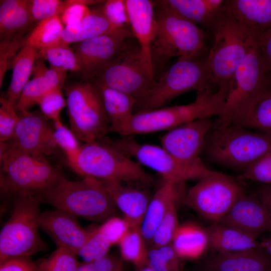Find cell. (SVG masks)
I'll list each match as a JSON object with an SVG mask.
<instances>
[{"label": "cell", "instance_id": "cell-1", "mask_svg": "<svg viewBox=\"0 0 271 271\" xmlns=\"http://www.w3.org/2000/svg\"><path fill=\"white\" fill-rule=\"evenodd\" d=\"M155 9L157 27L150 52L156 79L170 59H191L204 55L207 51V34L170 10L156 5Z\"/></svg>", "mask_w": 271, "mask_h": 271}, {"label": "cell", "instance_id": "cell-2", "mask_svg": "<svg viewBox=\"0 0 271 271\" xmlns=\"http://www.w3.org/2000/svg\"><path fill=\"white\" fill-rule=\"evenodd\" d=\"M71 169L84 177L100 181L140 182L151 186L152 177L137 161L117 148L111 139L103 137L84 143L67 158Z\"/></svg>", "mask_w": 271, "mask_h": 271}, {"label": "cell", "instance_id": "cell-3", "mask_svg": "<svg viewBox=\"0 0 271 271\" xmlns=\"http://www.w3.org/2000/svg\"><path fill=\"white\" fill-rule=\"evenodd\" d=\"M40 196L56 209L94 222H103L117 212L103 183L91 177L74 181L61 174Z\"/></svg>", "mask_w": 271, "mask_h": 271}, {"label": "cell", "instance_id": "cell-4", "mask_svg": "<svg viewBox=\"0 0 271 271\" xmlns=\"http://www.w3.org/2000/svg\"><path fill=\"white\" fill-rule=\"evenodd\" d=\"M227 94L226 88L214 93H197L188 104L138 112L112 132L122 136L147 133L171 129L198 119L221 114Z\"/></svg>", "mask_w": 271, "mask_h": 271}, {"label": "cell", "instance_id": "cell-5", "mask_svg": "<svg viewBox=\"0 0 271 271\" xmlns=\"http://www.w3.org/2000/svg\"><path fill=\"white\" fill-rule=\"evenodd\" d=\"M271 150V136L216 121L208 131L203 152L213 162L242 172Z\"/></svg>", "mask_w": 271, "mask_h": 271}, {"label": "cell", "instance_id": "cell-6", "mask_svg": "<svg viewBox=\"0 0 271 271\" xmlns=\"http://www.w3.org/2000/svg\"><path fill=\"white\" fill-rule=\"evenodd\" d=\"M9 197L13 211L0 232V261L11 257L31 256L47 249L39 231L41 196L22 192Z\"/></svg>", "mask_w": 271, "mask_h": 271}, {"label": "cell", "instance_id": "cell-7", "mask_svg": "<svg viewBox=\"0 0 271 271\" xmlns=\"http://www.w3.org/2000/svg\"><path fill=\"white\" fill-rule=\"evenodd\" d=\"M211 29L214 40L206 62L213 84L218 90L228 85L236 70L258 39L234 19L226 4L224 11Z\"/></svg>", "mask_w": 271, "mask_h": 271}, {"label": "cell", "instance_id": "cell-8", "mask_svg": "<svg viewBox=\"0 0 271 271\" xmlns=\"http://www.w3.org/2000/svg\"><path fill=\"white\" fill-rule=\"evenodd\" d=\"M1 193L28 192L41 195L61 174L45 156L24 153L0 144Z\"/></svg>", "mask_w": 271, "mask_h": 271}, {"label": "cell", "instance_id": "cell-9", "mask_svg": "<svg viewBox=\"0 0 271 271\" xmlns=\"http://www.w3.org/2000/svg\"><path fill=\"white\" fill-rule=\"evenodd\" d=\"M270 89L271 77L256 42L231 78L224 108L216 121L224 124H233Z\"/></svg>", "mask_w": 271, "mask_h": 271}, {"label": "cell", "instance_id": "cell-10", "mask_svg": "<svg viewBox=\"0 0 271 271\" xmlns=\"http://www.w3.org/2000/svg\"><path fill=\"white\" fill-rule=\"evenodd\" d=\"M87 80L131 96L137 102L138 110L146 102L156 82L139 45L133 44Z\"/></svg>", "mask_w": 271, "mask_h": 271}, {"label": "cell", "instance_id": "cell-11", "mask_svg": "<svg viewBox=\"0 0 271 271\" xmlns=\"http://www.w3.org/2000/svg\"><path fill=\"white\" fill-rule=\"evenodd\" d=\"M70 129L79 141L90 143L107 134L110 122L100 89L85 80L65 88Z\"/></svg>", "mask_w": 271, "mask_h": 271}, {"label": "cell", "instance_id": "cell-12", "mask_svg": "<svg viewBox=\"0 0 271 271\" xmlns=\"http://www.w3.org/2000/svg\"><path fill=\"white\" fill-rule=\"evenodd\" d=\"M178 59L156 80L149 96L138 112L161 108L180 95L191 90L215 92L206 59Z\"/></svg>", "mask_w": 271, "mask_h": 271}, {"label": "cell", "instance_id": "cell-13", "mask_svg": "<svg viewBox=\"0 0 271 271\" xmlns=\"http://www.w3.org/2000/svg\"><path fill=\"white\" fill-rule=\"evenodd\" d=\"M111 141L123 154L134 158L142 166L156 171L163 179L185 183L199 180L214 171L208 169L201 160L192 163L182 162L163 147L140 144L130 136H122Z\"/></svg>", "mask_w": 271, "mask_h": 271}, {"label": "cell", "instance_id": "cell-14", "mask_svg": "<svg viewBox=\"0 0 271 271\" xmlns=\"http://www.w3.org/2000/svg\"><path fill=\"white\" fill-rule=\"evenodd\" d=\"M244 193L236 179L214 171L190 188L184 200L200 216L218 223Z\"/></svg>", "mask_w": 271, "mask_h": 271}, {"label": "cell", "instance_id": "cell-15", "mask_svg": "<svg viewBox=\"0 0 271 271\" xmlns=\"http://www.w3.org/2000/svg\"><path fill=\"white\" fill-rule=\"evenodd\" d=\"M20 118L13 137L4 143L11 149L35 155L50 156L59 148L54 129L40 110L18 113Z\"/></svg>", "mask_w": 271, "mask_h": 271}, {"label": "cell", "instance_id": "cell-16", "mask_svg": "<svg viewBox=\"0 0 271 271\" xmlns=\"http://www.w3.org/2000/svg\"><path fill=\"white\" fill-rule=\"evenodd\" d=\"M213 123L211 117H207L171 129L161 137L162 147L182 162L192 163L199 161Z\"/></svg>", "mask_w": 271, "mask_h": 271}, {"label": "cell", "instance_id": "cell-17", "mask_svg": "<svg viewBox=\"0 0 271 271\" xmlns=\"http://www.w3.org/2000/svg\"><path fill=\"white\" fill-rule=\"evenodd\" d=\"M133 36L103 35L77 43L74 51L79 59L80 73L87 80L112 62L132 44Z\"/></svg>", "mask_w": 271, "mask_h": 271}, {"label": "cell", "instance_id": "cell-18", "mask_svg": "<svg viewBox=\"0 0 271 271\" xmlns=\"http://www.w3.org/2000/svg\"><path fill=\"white\" fill-rule=\"evenodd\" d=\"M39 226L57 247L69 250L77 256L91 236L94 228V226L83 228L77 216L59 209L41 212Z\"/></svg>", "mask_w": 271, "mask_h": 271}, {"label": "cell", "instance_id": "cell-19", "mask_svg": "<svg viewBox=\"0 0 271 271\" xmlns=\"http://www.w3.org/2000/svg\"><path fill=\"white\" fill-rule=\"evenodd\" d=\"M101 181L123 218L131 227H141L153 196L149 185L140 182Z\"/></svg>", "mask_w": 271, "mask_h": 271}, {"label": "cell", "instance_id": "cell-20", "mask_svg": "<svg viewBox=\"0 0 271 271\" xmlns=\"http://www.w3.org/2000/svg\"><path fill=\"white\" fill-rule=\"evenodd\" d=\"M258 237L271 231V213L257 195L243 193L218 222Z\"/></svg>", "mask_w": 271, "mask_h": 271}, {"label": "cell", "instance_id": "cell-21", "mask_svg": "<svg viewBox=\"0 0 271 271\" xmlns=\"http://www.w3.org/2000/svg\"><path fill=\"white\" fill-rule=\"evenodd\" d=\"M124 2L132 35L138 43L142 55L154 73L150 52L157 27L154 2L125 0Z\"/></svg>", "mask_w": 271, "mask_h": 271}, {"label": "cell", "instance_id": "cell-22", "mask_svg": "<svg viewBox=\"0 0 271 271\" xmlns=\"http://www.w3.org/2000/svg\"><path fill=\"white\" fill-rule=\"evenodd\" d=\"M206 271H271V256L258 247L233 252H214L204 261Z\"/></svg>", "mask_w": 271, "mask_h": 271}, {"label": "cell", "instance_id": "cell-23", "mask_svg": "<svg viewBox=\"0 0 271 271\" xmlns=\"http://www.w3.org/2000/svg\"><path fill=\"white\" fill-rule=\"evenodd\" d=\"M103 35L133 36L130 26H121L112 23L104 15L102 6L91 10L89 14L78 24L65 27L62 42L68 45L79 43Z\"/></svg>", "mask_w": 271, "mask_h": 271}, {"label": "cell", "instance_id": "cell-24", "mask_svg": "<svg viewBox=\"0 0 271 271\" xmlns=\"http://www.w3.org/2000/svg\"><path fill=\"white\" fill-rule=\"evenodd\" d=\"M184 183L162 178L140 227L147 244H150L157 227L171 206L181 197Z\"/></svg>", "mask_w": 271, "mask_h": 271}, {"label": "cell", "instance_id": "cell-25", "mask_svg": "<svg viewBox=\"0 0 271 271\" xmlns=\"http://www.w3.org/2000/svg\"><path fill=\"white\" fill-rule=\"evenodd\" d=\"M228 12L258 39L271 28V0H226Z\"/></svg>", "mask_w": 271, "mask_h": 271}, {"label": "cell", "instance_id": "cell-26", "mask_svg": "<svg viewBox=\"0 0 271 271\" xmlns=\"http://www.w3.org/2000/svg\"><path fill=\"white\" fill-rule=\"evenodd\" d=\"M224 0H160L155 5L170 10L184 18L211 29L224 11Z\"/></svg>", "mask_w": 271, "mask_h": 271}, {"label": "cell", "instance_id": "cell-27", "mask_svg": "<svg viewBox=\"0 0 271 271\" xmlns=\"http://www.w3.org/2000/svg\"><path fill=\"white\" fill-rule=\"evenodd\" d=\"M209 245L216 252H233L260 247L257 237L218 223L206 228Z\"/></svg>", "mask_w": 271, "mask_h": 271}, {"label": "cell", "instance_id": "cell-28", "mask_svg": "<svg viewBox=\"0 0 271 271\" xmlns=\"http://www.w3.org/2000/svg\"><path fill=\"white\" fill-rule=\"evenodd\" d=\"M39 50L27 45H23L11 65L12 79L5 98L13 106L18 103L23 90L30 81L37 60Z\"/></svg>", "mask_w": 271, "mask_h": 271}, {"label": "cell", "instance_id": "cell-29", "mask_svg": "<svg viewBox=\"0 0 271 271\" xmlns=\"http://www.w3.org/2000/svg\"><path fill=\"white\" fill-rule=\"evenodd\" d=\"M172 245L180 258H197L203 254L209 245L206 229L192 223L179 225Z\"/></svg>", "mask_w": 271, "mask_h": 271}, {"label": "cell", "instance_id": "cell-30", "mask_svg": "<svg viewBox=\"0 0 271 271\" xmlns=\"http://www.w3.org/2000/svg\"><path fill=\"white\" fill-rule=\"evenodd\" d=\"M105 110L110 122L107 133L127 121L134 114L137 102L131 96L100 84Z\"/></svg>", "mask_w": 271, "mask_h": 271}, {"label": "cell", "instance_id": "cell-31", "mask_svg": "<svg viewBox=\"0 0 271 271\" xmlns=\"http://www.w3.org/2000/svg\"><path fill=\"white\" fill-rule=\"evenodd\" d=\"M34 23L30 0H3L0 2L1 36L27 30Z\"/></svg>", "mask_w": 271, "mask_h": 271}, {"label": "cell", "instance_id": "cell-32", "mask_svg": "<svg viewBox=\"0 0 271 271\" xmlns=\"http://www.w3.org/2000/svg\"><path fill=\"white\" fill-rule=\"evenodd\" d=\"M64 28L59 16L42 20L37 23L24 39L23 45L32 46L40 51L63 43Z\"/></svg>", "mask_w": 271, "mask_h": 271}, {"label": "cell", "instance_id": "cell-33", "mask_svg": "<svg viewBox=\"0 0 271 271\" xmlns=\"http://www.w3.org/2000/svg\"><path fill=\"white\" fill-rule=\"evenodd\" d=\"M232 124L271 136V89L263 95L240 118Z\"/></svg>", "mask_w": 271, "mask_h": 271}, {"label": "cell", "instance_id": "cell-34", "mask_svg": "<svg viewBox=\"0 0 271 271\" xmlns=\"http://www.w3.org/2000/svg\"><path fill=\"white\" fill-rule=\"evenodd\" d=\"M122 260L139 268L148 264L149 248L140 227H131L118 243Z\"/></svg>", "mask_w": 271, "mask_h": 271}, {"label": "cell", "instance_id": "cell-35", "mask_svg": "<svg viewBox=\"0 0 271 271\" xmlns=\"http://www.w3.org/2000/svg\"><path fill=\"white\" fill-rule=\"evenodd\" d=\"M39 56L47 60L50 66L67 71L81 72L80 62L74 50L63 43L39 51Z\"/></svg>", "mask_w": 271, "mask_h": 271}, {"label": "cell", "instance_id": "cell-36", "mask_svg": "<svg viewBox=\"0 0 271 271\" xmlns=\"http://www.w3.org/2000/svg\"><path fill=\"white\" fill-rule=\"evenodd\" d=\"M181 258L171 244L150 247L148 253V265L153 271H180Z\"/></svg>", "mask_w": 271, "mask_h": 271}, {"label": "cell", "instance_id": "cell-37", "mask_svg": "<svg viewBox=\"0 0 271 271\" xmlns=\"http://www.w3.org/2000/svg\"><path fill=\"white\" fill-rule=\"evenodd\" d=\"M54 89L44 75L33 77L24 87L20 98L15 107L18 113L28 111L33 105Z\"/></svg>", "mask_w": 271, "mask_h": 271}, {"label": "cell", "instance_id": "cell-38", "mask_svg": "<svg viewBox=\"0 0 271 271\" xmlns=\"http://www.w3.org/2000/svg\"><path fill=\"white\" fill-rule=\"evenodd\" d=\"M77 256L69 250L57 247L49 257L36 262L37 271H77L80 263Z\"/></svg>", "mask_w": 271, "mask_h": 271}, {"label": "cell", "instance_id": "cell-39", "mask_svg": "<svg viewBox=\"0 0 271 271\" xmlns=\"http://www.w3.org/2000/svg\"><path fill=\"white\" fill-rule=\"evenodd\" d=\"M113 243L100 226H94L93 233L78 253L85 261H93L108 254Z\"/></svg>", "mask_w": 271, "mask_h": 271}, {"label": "cell", "instance_id": "cell-40", "mask_svg": "<svg viewBox=\"0 0 271 271\" xmlns=\"http://www.w3.org/2000/svg\"><path fill=\"white\" fill-rule=\"evenodd\" d=\"M26 31L16 34L1 36L0 87L3 84L7 71L11 67L14 58L23 46L24 39L23 38V36Z\"/></svg>", "mask_w": 271, "mask_h": 271}, {"label": "cell", "instance_id": "cell-41", "mask_svg": "<svg viewBox=\"0 0 271 271\" xmlns=\"http://www.w3.org/2000/svg\"><path fill=\"white\" fill-rule=\"evenodd\" d=\"M177 203L170 208L157 227L150 243V247H160L172 244L178 223Z\"/></svg>", "mask_w": 271, "mask_h": 271}, {"label": "cell", "instance_id": "cell-42", "mask_svg": "<svg viewBox=\"0 0 271 271\" xmlns=\"http://www.w3.org/2000/svg\"><path fill=\"white\" fill-rule=\"evenodd\" d=\"M237 178L271 184V150L252 163Z\"/></svg>", "mask_w": 271, "mask_h": 271}, {"label": "cell", "instance_id": "cell-43", "mask_svg": "<svg viewBox=\"0 0 271 271\" xmlns=\"http://www.w3.org/2000/svg\"><path fill=\"white\" fill-rule=\"evenodd\" d=\"M69 6L68 0H30L32 18L34 23H38L54 16L60 17Z\"/></svg>", "mask_w": 271, "mask_h": 271}, {"label": "cell", "instance_id": "cell-44", "mask_svg": "<svg viewBox=\"0 0 271 271\" xmlns=\"http://www.w3.org/2000/svg\"><path fill=\"white\" fill-rule=\"evenodd\" d=\"M0 142L12 138L19 120V114L3 95L0 98Z\"/></svg>", "mask_w": 271, "mask_h": 271}, {"label": "cell", "instance_id": "cell-45", "mask_svg": "<svg viewBox=\"0 0 271 271\" xmlns=\"http://www.w3.org/2000/svg\"><path fill=\"white\" fill-rule=\"evenodd\" d=\"M42 112L53 121L60 119V114L67 106L61 89H54L45 95L38 104Z\"/></svg>", "mask_w": 271, "mask_h": 271}, {"label": "cell", "instance_id": "cell-46", "mask_svg": "<svg viewBox=\"0 0 271 271\" xmlns=\"http://www.w3.org/2000/svg\"><path fill=\"white\" fill-rule=\"evenodd\" d=\"M69 6L60 16L65 27L75 25L90 13L88 6L99 3L100 1L68 0Z\"/></svg>", "mask_w": 271, "mask_h": 271}, {"label": "cell", "instance_id": "cell-47", "mask_svg": "<svg viewBox=\"0 0 271 271\" xmlns=\"http://www.w3.org/2000/svg\"><path fill=\"white\" fill-rule=\"evenodd\" d=\"M54 137L58 147L65 153L67 158L74 154L80 147L78 139L59 119L54 121Z\"/></svg>", "mask_w": 271, "mask_h": 271}, {"label": "cell", "instance_id": "cell-48", "mask_svg": "<svg viewBox=\"0 0 271 271\" xmlns=\"http://www.w3.org/2000/svg\"><path fill=\"white\" fill-rule=\"evenodd\" d=\"M122 264L121 258L108 254L93 261L80 262L77 271H117Z\"/></svg>", "mask_w": 271, "mask_h": 271}, {"label": "cell", "instance_id": "cell-49", "mask_svg": "<svg viewBox=\"0 0 271 271\" xmlns=\"http://www.w3.org/2000/svg\"><path fill=\"white\" fill-rule=\"evenodd\" d=\"M106 17L113 23L121 26H129L124 1H107L102 6Z\"/></svg>", "mask_w": 271, "mask_h": 271}, {"label": "cell", "instance_id": "cell-50", "mask_svg": "<svg viewBox=\"0 0 271 271\" xmlns=\"http://www.w3.org/2000/svg\"><path fill=\"white\" fill-rule=\"evenodd\" d=\"M0 271H37V268L30 256H17L1 261Z\"/></svg>", "mask_w": 271, "mask_h": 271}, {"label": "cell", "instance_id": "cell-51", "mask_svg": "<svg viewBox=\"0 0 271 271\" xmlns=\"http://www.w3.org/2000/svg\"><path fill=\"white\" fill-rule=\"evenodd\" d=\"M256 45L265 69L271 74V28L259 37Z\"/></svg>", "mask_w": 271, "mask_h": 271}, {"label": "cell", "instance_id": "cell-52", "mask_svg": "<svg viewBox=\"0 0 271 271\" xmlns=\"http://www.w3.org/2000/svg\"><path fill=\"white\" fill-rule=\"evenodd\" d=\"M44 76L54 89H62L67 77V71L50 66L47 69Z\"/></svg>", "mask_w": 271, "mask_h": 271}, {"label": "cell", "instance_id": "cell-53", "mask_svg": "<svg viewBox=\"0 0 271 271\" xmlns=\"http://www.w3.org/2000/svg\"><path fill=\"white\" fill-rule=\"evenodd\" d=\"M257 196L271 213V184H262L258 189Z\"/></svg>", "mask_w": 271, "mask_h": 271}, {"label": "cell", "instance_id": "cell-54", "mask_svg": "<svg viewBox=\"0 0 271 271\" xmlns=\"http://www.w3.org/2000/svg\"><path fill=\"white\" fill-rule=\"evenodd\" d=\"M260 242V246L271 256V237H263Z\"/></svg>", "mask_w": 271, "mask_h": 271}, {"label": "cell", "instance_id": "cell-55", "mask_svg": "<svg viewBox=\"0 0 271 271\" xmlns=\"http://www.w3.org/2000/svg\"><path fill=\"white\" fill-rule=\"evenodd\" d=\"M136 268L137 269L138 271H153L148 265H145L139 268Z\"/></svg>", "mask_w": 271, "mask_h": 271}, {"label": "cell", "instance_id": "cell-56", "mask_svg": "<svg viewBox=\"0 0 271 271\" xmlns=\"http://www.w3.org/2000/svg\"><path fill=\"white\" fill-rule=\"evenodd\" d=\"M117 271H123V264L119 267Z\"/></svg>", "mask_w": 271, "mask_h": 271}, {"label": "cell", "instance_id": "cell-57", "mask_svg": "<svg viewBox=\"0 0 271 271\" xmlns=\"http://www.w3.org/2000/svg\"><path fill=\"white\" fill-rule=\"evenodd\" d=\"M135 271H138L137 269L136 268Z\"/></svg>", "mask_w": 271, "mask_h": 271}, {"label": "cell", "instance_id": "cell-58", "mask_svg": "<svg viewBox=\"0 0 271 271\" xmlns=\"http://www.w3.org/2000/svg\"><path fill=\"white\" fill-rule=\"evenodd\" d=\"M270 77H271V74H270Z\"/></svg>", "mask_w": 271, "mask_h": 271}, {"label": "cell", "instance_id": "cell-59", "mask_svg": "<svg viewBox=\"0 0 271 271\" xmlns=\"http://www.w3.org/2000/svg\"><path fill=\"white\" fill-rule=\"evenodd\" d=\"M204 271H206V270H204Z\"/></svg>", "mask_w": 271, "mask_h": 271}]
</instances>
